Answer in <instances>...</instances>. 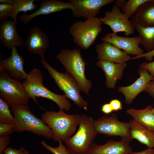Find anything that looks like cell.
Returning a JSON list of instances; mask_svg holds the SVG:
<instances>
[{
  "mask_svg": "<svg viewBox=\"0 0 154 154\" xmlns=\"http://www.w3.org/2000/svg\"><path fill=\"white\" fill-rule=\"evenodd\" d=\"M80 118L78 114L69 115L60 110L58 112L45 111L41 116L42 120L51 129L53 139L56 141L61 140L64 142L75 133Z\"/></svg>",
  "mask_w": 154,
  "mask_h": 154,
  "instance_id": "1",
  "label": "cell"
},
{
  "mask_svg": "<svg viewBox=\"0 0 154 154\" xmlns=\"http://www.w3.org/2000/svg\"><path fill=\"white\" fill-rule=\"evenodd\" d=\"M28 74L22 83L30 98L37 103V97L47 98L55 103L60 110L68 111L70 109V103L65 95L55 94L43 85V75L38 68H33Z\"/></svg>",
  "mask_w": 154,
  "mask_h": 154,
  "instance_id": "2",
  "label": "cell"
},
{
  "mask_svg": "<svg viewBox=\"0 0 154 154\" xmlns=\"http://www.w3.org/2000/svg\"><path fill=\"white\" fill-rule=\"evenodd\" d=\"M11 111L13 115L15 131H29L47 139H53L50 128L32 113L28 105L11 108Z\"/></svg>",
  "mask_w": 154,
  "mask_h": 154,
  "instance_id": "3",
  "label": "cell"
},
{
  "mask_svg": "<svg viewBox=\"0 0 154 154\" xmlns=\"http://www.w3.org/2000/svg\"><path fill=\"white\" fill-rule=\"evenodd\" d=\"M56 57L66 68V72L76 81L80 90L88 95L92 83L85 75V68L87 63L84 60L80 49H63Z\"/></svg>",
  "mask_w": 154,
  "mask_h": 154,
  "instance_id": "4",
  "label": "cell"
},
{
  "mask_svg": "<svg viewBox=\"0 0 154 154\" xmlns=\"http://www.w3.org/2000/svg\"><path fill=\"white\" fill-rule=\"evenodd\" d=\"M92 117L82 114L77 132L65 142L72 154H87L97 134L94 126Z\"/></svg>",
  "mask_w": 154,
  "mask_h": 154,
  "instance_id": "5",
  "label": "cell"
},
{
  "mask_svg": "<svg viewBox=\"0 0 154 154\" xmlns=\"http://www.w3.org/2000/svg\"><path fill=\"white\" fill-rule=\"evenodd\" d=\"M102 24L100 18L88 19L74 23L69 28L74 43L86 50L93 45L98 36L102 31Z\"/></svg>",
  "mask_w": 154,
  "mask_h": 154,
  "instance_id": "6",
  "label": "cell"
},
{
  "mask_svg": "<svg viewBox=\"0 0 154 154\" xmlns=\"http://www.w3.org/2000/svg\"><path fill=\"white\" fill-rule=\"evenodd\" d=\"M41 63L54 80L59 88L64 92L67 98L72 100L78 107L87 110L88 103L81 96L78 83L69 73L58 72L48 64L43 56H41Z\"/></svg>",
  "mask_w": 154,
  "mask_h": 154,
  "instance_id": "7",
  "label": "cell"
},
{
  "mask_svg": "<svg viewBox=\"0 0 154 154\" xmlns=\"http://www.w3.org/2000/svg\"><path fill=\"white\" fill-rule=\"evenodd\" d=\"M0 98L11 108L28 105L30 98L23 84L0 69Z\"/></svg>",
  "mask_w": 154,
  "mask_h": 154,
  "instance_id": "8",
  "label": "cell"
},
{
  "mask_svg": "<svg viewBox=\"0 0 154 154\" xmlns=\"http://www.w3.org/2000/svg\"><path fill=\"white\" fill-rule=\"evenodd\" d=\"M93 125L97 134L120 136L122 139L132 140L129 133V123L119 121L115 114L110 116L104 115L94 120Z\"/></svg>",
  "mask_w": 154,
  "mask_h": 154,
  "instance_id": "9",
  "label": "cell"
},
{
  "mask_svg": "<svg viewBox=\"0 0 154 154\" xmlns=\"http://www.w3.org/2000/svg\"><path fill=\"white\" fill-rule=\"evenodd\" d=\"M100 19L102 24L109 26L114 33L124 32L126 36L134 33V29L131 21L121 12L120 9L115 5L111 11H106L104 16Z\"/></svg>",
  "mask_w": 154,
  "mask_h": 154,
  "instance_id": "10",
  "label": "cell"
},
{
  "mask_svg": "<svg viewBox=\"0 0 154 154\" xmlns=\"http://www.w3.org/2000/svg\"><path fill=\"white\" fill-rule=\"evenodd\" d=\"M115 0H69L74 17L91 19L96 17L102 7L114 2Z\"/></svg>",
  "mask_w": 154,
  "mask_h": 154,
  "instance_id": "11",
  "label": "cell"
},
{
  "mask_svg": "<svg viewBox=\"0 0 154 154\" xmlns=\"http://www.w3.org/2000/svg\"><path fill=\"white\" fill-rule=\"evenodd\" d=\"M11 50V56L0 60V69L4 70L11 78L21 82L28 76L24 69V58L19 54L16 47L14 46Z\"/></svg>",
  "mask_w": 154,
  "mask_h": 154,
  "instance_id": "12",
  "label": "cell"
},
{
  "mask_svg": "<svg viewBox=\"0 0 154 154\" xmlns=\"http://www.w3.org/2000/svg\"><path fill=\"white\" fill-rule=\"evenodd\" d=\"M103 42L110 43L118 48L122 49L127 54L135 56L144 53L139 46L140 39L139 36L134 37H120L114 33H108L101 38Z\"/></svg>",
  "mask_w": 154,
  "mask_h": 154,
  "instance_id": "13",
  "label": "cell"
},
{
  "mask_svg": "<svg viewBox=\"0 0 154 154\" xmlns=\"http://www.w3.org/2000/svg\"><path fill=\"white\" fill-rule=\"evenodd\" d=\"M49 44V38L47 35L35 26L30 29L24 45L29 52L41 56H43Z\"/></svg>",
  "mask_w": 154,
  "mask_h": 154,
  "instance_id": "14",
  "label": "cell"
},
{
  "mask_svg": "<svg viewBox=\"0 0 154 154\" xmlns=\"http://www.w3.org/2000/svg\"><path fill=\"white\" fill-rule=\"evenodd\" d=\"M139 77L131 85L121 86L117 90L124 95L126 103L130 105L136 97L140 93L145 91L148 82L154 78L148 71L139 68L138 71Z\"/></svg>",
  "mask_w": 154,
  "mask_h": 154,
  "instance_id": "15",
  "label": "cell"
},
{
  "mask_svg": "<svg viewBox=\"0 0 154 154\" xmlns=\"http://www.w3.org/2000/svg\"><path fill=\"white\" fill-rule=\"evenodd\" d=\"M24 38L18 34L16 25L13 20L9 19L1 22L0 42L8 49L14 46L20 47L25 44Z\"/></svg>",
  "mask_w": 154,
  "mask_h": 154,
  "instance_id": "16",
  "label": "cell"
},
{
  "mask_svg": "<svg viewBox=\"0 0 154 154\" xmlns=\"http://www.w3.org/2000/svg\"><path fill=\"white\" fill-rule=\"evenodd\" d=\"M40 7L35 12L27 15L23 13L18 17L24 25L29 23L33 18L41 15H47L66 9H70L73 6L69 2H65L59 0H42Z\"/></svg>",
  "mask_w": 154,
  "mask_h": 154,
  "instance_id": "17",
  "label": "cell"
},
{
  "mask_svg": "<svg viewBox=\"0 0 154 154\" xmlns=\"http://www.w3.org/2000/svg\"><path fill=\"white\" fill-rule=\"evenodd\" d=\"M131 141L125 139L119 141L110 140L101 145L93 143L87 154H128L132 151L129 144Z\"/></svg>",
  "mask_w": 154,
  "mask_h": 154,
  "instance_id": "18",
  "label": "cell"
},
{
  "mask_svg": "<svg viewBox=\"0 0 154 154\" xmlns=\"http://www.w3.org/2000/svg\"><path fill=\"white\" fill-rule=\"evenodd\" d=\"M95 49L99 60L123 63L131 60V58L129 54L108 42H103L100 44H96Z\"/></svg>",
  "mask_w": 154,
  "mask_h": 154,
  "instance_id": "19",
  "label": "cell"
},
{
  "mask_svg": "<svg viewBox=\"0 0 154 154\" xmlns=\"http://www.w3.org/2000/svg\"><path fill=\"white\" fill-rule=\"evenodd\" d=\"M97 66L104 72L106 77V86L109 89L114 88L117 82L121 79L123 71L127 66L126 62L116 63L105 60H98Z\"/></svg>",
  "mask_w": 154,
  "mask_h": 154,
  "instance_id": "20",
  "label": "cell"
},
{
  "mask_svg": "<svg viewBox=\"0 0 154 154\" xmlns=\"http://www.w3.org/2000/svg\"><path fill=\"white\" fill-rule=\"evenodd\" d=\"M129 133L132 139H135L149 148H154V132L138 123L133 119L128 122Z\"/></svg>",
  "mask_w": 154,
  "mask_h": 154,
  "instance_id": "21",
  "label": "cell"
},
{
  "mask_svg": "<svg viewBox=\"0 0 154 154\" xmlns=\"http://www.w3.org/2000/svg\"><path fill=\"white\" fill-rule=\"evenodd\" d=\"M152 106L150 105L144 109H127L126 112L138 123L154 132V114L152 112Z\"/></svg>",
  "mask_w": 154,
  "mask_h": 154,
  "instance_id": "22",
  "label": "cell"
},
{
  "mask_svg": "<svg viewBox=\"0 0 154 154\" xmlns=\"http://www.w3.org/2000/svg\"><path fill=\"white\" fill-rule=\"evenodd\" d=\"M131 18V24L139 34L140 44L147 52L154 50V26H143L137 22L133 16Z\"/></svg>",
  "mask_w": 154,
  "mask_h": 154,
  "instance_id": "23",
  "label": "cell"
},
{
  "mask_svg": "<svg viewBox=\"0 0 154 154\" xmlns=\"http://www.w3.org/2000/svg\"><path fill=\"white\" fill-rule=\"evenodd\" d=\"M133 16L137 22L143 26H154V0H149L141 5Z\"/></svg>",
  "mask_w": 154,
  "mask_h": 154,
  "instance_id": "24",
  "label": "cell"
},
{
  "mask_svg": "<svg viewBox=\"0 0 154 154\" xmlns=\"http://www.w3.org/2000/svg\"><path fill=\"white\" fill-rule=\"evenodd\" d=\"M37 0H12L11 4L14 5V10L12 19L16 25L18 24L17 20L18 14L20 12L26 13L28 11H31L35 10L38 8V5L34 4L35 1Z\"/></svg>",
  "mask_w": 154,
  "mask_h": 154,
  "instance_id": "25",
  "label": "cell"
},
{
  "mask_svg": "<svg viewBox=\"0 0 154 154\" xmlns=\"http://www.w3.org/2000/svg\"><path fill=\"white\" fill-rule=\"evenodd\" d=\"M149 0H128L125 1L121 10L129 19L131 18L139 7Z\"/></svg>",
  "mask_w": 154,
  "mask_h": 154,
  "instance_id": "26",
  "label": "cell"
},
{
  "mask_svg": "<svg viewBox=\"0 0 154 154\" xmlns=\"http://www.w3.org/2000/svg\"><path fill=\"white\" fill-rule=\"evenodd\" d=\"M10 106L0 98V123L14 124V118L9 109Z\"/></svg>",
  "mask_w": 154,
  "mask_h": 154,
  "instance_id": "27",
  "label": "cell"
},
{
  "mask_svg": "<svg viewBox=\"0 0 154 154\" xmlns=\"http://www.w3.org/2000/svg\"><path fill=\"white\" fill-rule=\"evenodd\" d=\"M58 142L59 145L56 147L50 146L43 140L40 143L44 148L54 154H72L68 149L62 144L61 140Z\"/></svg>",
  "mask_w": 154,
  "mask_h": 154,
  "instance_id": "28",
  "label": "cell"
},
{
  "mask_svg": "<svg viewBox=\"0 0 154 154\" xmlns=\"http://www.w3.org/2000/svg\"><path fill=\"white\" fill-rule=\"evenodd\" d=\"M14 10V5L13 4L6 3H0V22L12 17Z\"/></svg>",
  "mask_w": 154,
  "mask_h": 154,
  "instance_id": "29",
  "label": "cell"
},
{
  "mask_svg": "<svg viewBox=\"0 0 154 154\" xmlns=\"http://www.w3.org/2000/svg\"><path fill=\"white\" fill-rule=\"evenodd\" d=\"M15 131L14 124L0 123V137L8 136Z\"/></svg>",
  "mask_w": 154,
  "mask_h": 154,
  "instance_id": "30",
  "label": "cell"
},
{
  "mask_svg": "<svg viewBox=\"0 0 154 154\" xmlns=\"http://www.w3.org/2000/svg\"><path fill=\"white\" fill-rule=\"evenodd\" d=\"M5 154H29V151L23 147L16 149L11 147L7 148L4 151Z\"/></svg>",
  "mask_w": 154,
  "mask_h": 154,
  "instance_id": "31",
  "label": "cell"
},
{
  "mask_svg": "<svg viewBox=\"0 0 154 154\" xmlns=\"http://www.w3.org/2000/svg\"><path fill=\"white\" fill-rule=\"evenodd\" d=\"M139 68L147 70L154 78V61L143 62L140 65Z\"/></svg>",
  "mask_w": 154,
  "mask_h": 154,
  "instance_id": "32",
  "label": "cell"
},
{
  "mask_svg": "<svg viewBox=\"0 0 154 154\" xmlns=\"http://www.w3.org/2000/svg\"><path fill=\"white\" fill-rule=\"evenodd\" d=\"M154 57V50L151 51L147 52L138 56H135L131 58V59L134 60L144 58L148 61H151Z\"/></svg>",
  "mask_w": 154,
  "mask_h": 154,
  "instance_id": "33",
  "label": "cell"
},
{
  "mask_svg": "<svg viewBox=\"0 0 154 154\" xmlns=\"http://www.w3.org/2000/svg\"><path fill=\"white\" fill-rule=\"evenodd\" d=\"M10 142V137L8 136L0 137V152H4Z\"/></svg>",
  "mask_w": 154,
  "mask_h": 154,
  "instance_id": "34",
  "label": "cell"
},
{
  "mask_svg": "<svg viewBox=\"0 0 154 154\" xmlns=\"http://www.w3.org/2000/svg\"><path fill=\"white\" fill-rule=\"evenodd\" d=\"M109 103L113 111H118L122 108L121 103L118 100L116 99L112 100Z\"/></svg>",
  "mask_w": 154,
  "mask_h": 154,
  "instance_id": "35",
  "label": "cell"
},
{
  "mask_svg": "<svg viewBox=\"0 0 154 154\" xmlns=\"http://www.w3.org/2000/svg\"><path fill=\"white\" fill-rule=\"evenodd\" d=\"M145 92L154 98V78L148 82Z\"/></svg>",
  "mask_w": 154,
  "mask_h": 154,
  "instance_id": "36",
  "label": "cell"
},
{
  "mask_svg": "<svg viewBox=\"0 0 154 154\" xmlns=\"http://www.w3.org/2000/svg\"><path fill=\"white\" fill-rule=\"evenodd\" d=\"M101 111L105 115H108L113 111L110 103H106L103 105L101 107Z\"/></svg>",
  "mask_w": 154,
  "mask_h": 154,
  "instance_id": "37",
  "label": "cell"
},
{
  "mask_svg": "<svg viewBox=\"0 0 154 154\" xmlns=\"http://www.w3.org/2000/svg\"><path fill=\"white\" fill-rule=\"evenodd\" d=\"M154 152V149L148 148L147 149L137 152H134L132 151L128 154H153Z\"/></svg>",
  "mask_w": 154,
  "mask_h": 154,
  "instance_id": "38",
  "label": "cell"
},
{
  "mask_svg": "<svg viewBox=\"0 0 154 154\" xmlns=\"http://www.w3.org/2000/svg\"><path fill=\"white\" fill-rule=\"evenodd\" d=\"M126 1L125 0H115V5L120 9L121 8Z\"/></svg>",
  "mask_w": 154,
  "mask_h": 154,
  "instance_id": "39",
  "label": "cell"
},
{
  "mask_svg": "<svg viewBox=\"0 0 154 154\" xmlns=\"http://www.w3.org/2000/svg\"><path fill=\"white\" fill-rule=\"evenodd\" d=\"M152 112L154 114V108H153L152 110Z\"/></svg>",
  "mask_w": 154,
  "mask_h": 154,
  "instance_id": "40",
  "label": "cell"
},
{
  "mask_svg": "<svg viewBox=\"0 0 154 154\" xmlns=\"http://www.w3.org/2000/svg\"><path fill=\"white\" fill-rule=\"evenodd\" d=\"M0 154H5L4 152H0Z\"/></svg>",
  "mask_w": 154,
  "mask_h": 154,
  "instance_id": "41",
  "label": "cell"
},
{
  "mask_svg": "<svg viewBox=\"0 0 154 154\" xmlns=\"http://www.w3.org/2000/svg\"><path fill=\"white\" fill-rule=\"evenodd\" d=\"M153 154H154V153H153Z\"/></svg>",
  "mask_w": 154,
  "mask_h": 154,
  "instance_id": "42",
  "label": "cell"
},
{
  "mask_svg": "<svg viewBox=\"0 0 154 154\" xmlns=\"http://www.w3.org/2000/svg\"></svg>",
  "mask_w": 154,
  "mask_h": 154,
  "instance_id": "43",
  "label": "cell"
}]
</instances>
